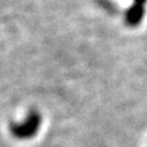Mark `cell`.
I'll list each match as a JSON object with an SVG mask.
<instances>
[{
	"instance_id": "3957f363",
	"label": "cell",
	"mask_w": 147,
	"mask_h": 147,
	"mask_svg": "<svg viewBox=\"0 0 147 147\" xmlns=\"http://www.w3.org/2000/svg\"><path fill=\"white\" fill-rule=\"evenodd\" d=\"M146 1H147V0H135L136 4H141V5H145Z\"/></svg>"
},
{
	"instance_id": "6da1fadb",
	"label": "cell",
	"mask_w": 147,
	"mask_h": 147,
	"mask_svg": "<svg viewBox=\"0 0 147 147\" xmlns=\"http://www.w3.org/2000/svg\"><path fill=\"white\" fill-rule=\"evenodd\" d=\"M40 124H42L40 113H38L37 110H31L26 115L24 121L10 124V131L12 136L18 140H28L38 132Z\"/></svg>"
},
{
	"instance_id": "7a4b0ae2",
	"label": "cell",
	"mask_w": 147,
	"mask_h": 147,
	"mask_svg": "<svg viewBox=\"0 0 147 147\" xmlns=\"http://www.w3.org/2000/svg\"><path fill=\"white\" fill-rule=\"evenodd\" d=\"M145 16V6L141 4L134 3L125 11V24L130 27H136L141 24L142 18Z\"/></svg>"
}]
</instances>
